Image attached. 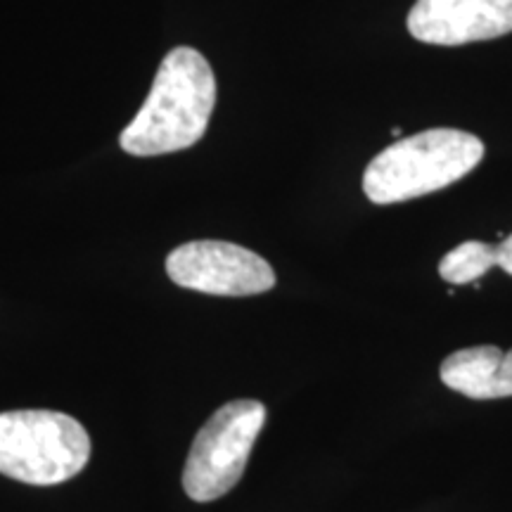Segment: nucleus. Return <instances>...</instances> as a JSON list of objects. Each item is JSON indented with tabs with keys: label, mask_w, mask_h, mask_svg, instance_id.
<instances>
[{
	"label": "nucleus",
	"mask_w": 512,
	"mask_h": 512,
	"mask_svg": "<svg viewBox=\"0 0 512 512\" xmlns=\"http://www.w3.org/2000/svg\"><path fill=\"white\" fill-rule=\"evenodd\" d=\"M408 31L432 46H465L512 31V0H418Z\"/></svg>",
	"instance_id": "423d86ee"
},
{
	"label": "nucleus",
	"mask_w": 512,
	"mask_h": 512,
	"mask_svg": "<svg viewBox=\"0 0 512 512\" xmlns=\"http://www.w3.org/2000/svg\"><path fill=\"white\" fill-rule=\"evenodd\" d=\"M484 159V143L458 128H430L382 150L363 174V192L375 204L430 195L460 181Z\"/></svg>",
	"instance_id": "f03ea898"
},
{
	"label": "nucleus",
	"mask_w": 512,
	"mask_h": 512,
	"mask_svg": "<svg viewBox=\"0 0 512 512\" xmlns=\"http://www.w3.org/2000/svg\"><path fill=\"white\" fill-rule=\"evenodd\" d=\"M441 382L467 399H505L512 396V349L505 354L498 347L460 349L441 363Z\"/></svg>",
	"instance_id": "0eeeda50"
},
{
	"label": "nucleus",
	"mask_w": 512,
	"mask_h": 512,
	"mask_svg": "<svg viewBox=\"0 0 512 512\" xmlns=\"http://www.w3.org/2000/svg\"><path fill=\"white\" fill-rule=\"evenodd\" d=\"M216 105V76L195 48H174L159 64L152 91L119 143L133 157L188 150L202 140Z\"/></svg>",
	"instance_id": "f257e3e1"
},
{
	"label": "nucleus",
	"mask_w": 512,
	"mask_h": 512,
	"mask_svg": "<svg viewBox=\"0 0 512 512\" xmlns=\"http://www.w3.org/2000/svg\"><path fill=\"white\" fill-rule=\"evenodd\" d=\"M178 287L216 297H252L273 290L275 273L264 256L221 240H195L166 256Z\"/></svg>",
	"instance_id": "39448f33"
},
{
	"label": "nucleus",
	"mask_w": 512,
	"mask_h": 512,
	"mask_svg": "<svg viewBox=\"0 0 512 512\" xmlns=\"http://www.w3.org/2000/svg\"><path fill=\"white\" fill-rule=\"evenodd\" d=\"M88 460L91 437L72 415L0 413V475L31 486H53L79 475Z\"/></svg>",
	"instance_id": "7ed1b4c3"
},
{
	"label": "nucleus",
	"mask_w": 512,
	"mask_h": 512,
	"mask_svg": "<svg viewBox=\"0 0 512 512\" xmlns=\"http://www.w3.org/2000/svg\"><path fill=\"white\" fill-rule=\"evenodd\" d=\"M496 264V247L486 242H463L456 249H451L439 264V275L451 285L475 283L491 271Z\"/></svg>",
	"instance_id": "6e6552de"
},
{
	"label": "nucleus",
	"mask_w": 512,
	"mask_h": 512,
	"mask_svg": "<svg viewBox=\"0 0 512 512\" xmlns=\"http://www.w3.org/2000/svg\"><path fill=\"white\" fill-rule=\"evenodd\" d=\"M496 264L512 275V235L496 245Z\"/></svg>",
	"instance_id": "1a4fd4ad"
},
{
	"label": "nucleus",
	"mask_w": 512,
	"mask_h": 512,
	"mask_svg": "<svg viewBox=\"0 0 512 512\" xmlns=\"http://www.w3.org/2000/svg\"><path fill=\"white\" fill-rule=\"evenodd\" d=\"M266 422V406L238 399L221 406L192 441L183 467V489L192 501L209 503L226 496L245 475L249 453Z\"/></svg>",
	"instance_id": "20e7f679"
}]
</instances>
